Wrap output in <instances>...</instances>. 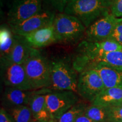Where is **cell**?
Wrapping results in <instances>:
<instances>
[{
  "instance_id": "cell-6",
  "label": "cell",
  "mask_w": 122,
  "mask_h": 122,
  "mask_svg": "<svg viewBox=\"0 0 122 122\" xmlns=\"http://www.w3.org/2000/svg\"><path fill=\"white\" fill-rule=\"evenodd\" d=\"M46 103L53 122L80 101L76 92L70 91H54L44 89Z\"/></svg>"
},
{
  "instance_id": "cell-9",
  "label": "cell",
  "mask_w": 122,
  "mask_h": 122,
  "mask_svg": "<svg viewBox=\"0 0 122 122\" xmlns=\"http://www.w3.org/2000/svg\"><path fill=\"white\" fill-rule=\"evenodd\" d=\"M42 10V0H13L7 13L9 26L18 25Z\"/></svg>"
},
{
  "instance_id": "cell-16",
  "label": "cell",
  "mask_w": 122,
  "mask_h": 122,
  "mask_svg": "<svg viewBox=\"0 0 122 122\" xmlns=\"http://www.w3.org/2000/svg\"><path fill=\"white\" fill-rule=\"evenodd\" d=\"M34 48L26 41L24 36L15 35V42L10 54L5 58L13 63L23 65Z\"/></svg>"
},
{
  "instance_id": "cell-17",
  "label": "cell",
  "mask_w": 122,
  "mask_h": 122,
  "mask_svg": "<svg viewBox=\"0 0 122 122\" xmlns=\"http://www.w3.org/2000/svg\"><path fill=\"white\" fill-rule=\"evenodd\" d=\"M103 107H111L122 104V87L106 88L91 103Z\"/></svg>"
},
{
  "instance_id": "cell-1",
  "label": "cell",
  "mask_w": 122,
  "mask_h": 122,
  "mask_svg": "<svg viewBox=\"0 0 122 122\" xmlns=\"http://www.w3.org/2000/svg\"><path fill=\"white\" fill-rule=\"evenodd\" d=\"M122 50V46L110 40L101 42L81 41L76 48L72 59L73 67L80 74L89 69L105 53Z\"/></svg>"
},
{
  "instance_id": "cell-13",
  "label": "cell",
  "mask_w": 122,
  "mask_h": 122,
  "mask_svg": "<svg viewBox=\"0 0 122 122\" xmlns=\"http://www.w3.org/2000/svg\"><path fill=\"white\" fill-rule=\"evenodd\" d=\"M26 41L32 48L39 49L57 43L53 23L24 36Z\"/></svg>"
},
{
  "instance_id": "cell-14",
  "label": "cell",
  "mask_w": 122,
  "mask_h": 122,
  "mask_svg": "<svg viewBox=\"0 0 122 122\" xmlns=\"http://www.w3.org/2000/svg\"><path fill=\"white\" fill-rule=\"evenodd\" d=\"M33 119L41 122H54L46 103L44 89L35 91L29 103Z\"/></svg>"
},
{
  "instance_id": "cell-11",
  "label": "cell",
  "mask_w": 122,
  "mask_h": 122,
  "mask_svg": "<svg viewBox=\"0 0 122 122\" xmlns=\"http://www.w3.org/2000/svg\"><path fill=\"white\" fill-rule=\"evenodd\" d=\"M117 19V18L111 13L98 19L86 29L85 40L91 42H101L109 40Z\"/></svg>"
},
{
  "instance_id": "cell-23",
  "label": "cell",
  "mask_w": 122,
  "mask_h": 122,
  "mask_svg": "<svg viewBox=\"0 0 122 122\" xmlns=\"http://www.w3.org/2000/svg\"><path fill=\"white\" fill-rule=\"evenodd\" d=\"M107 122H122V105L107 107Z\"/></svg>"
},
{
  "instance_id": "cell-21",
  "label": "cell",
  "mask_w": 122,
  "mask_h": 122,
  "mask_svg": "<svg viewBox=\"0 0 122 122\" xmlns=\"http://www.w3.org/2000/svg\"><path fill=\"white\" fill-rule=\"evenodd\" d=\"M5 110L15 122H31L33 120L31 110L28 105H23Z\"/></svg>"
},
{
  "instance_id": "cell-22",
  "label": "cell",
  "mask_w": 122,
  "mask_h": 122,
  "mask_svg": "<svg viewBox=\"0 0 122 122\" xmlns=\"http://www.w3.org/2000/svg\"><path fill=\"white\" fill-rule=\"evenodd\" d=\"M107 107L91 104L85 110L84 115L98 122H107Z\"/></svg>"
},
{
  "instance_id": "cell-12",
  "label": "cell",
  "mask_w": 122,
  "mask_h": 122,
  "mask_svg": "<svg viewBox=\"0 0 122 122\" xmlns=\"http://www.w3.org/2000/svg\"><path fill=\"white\" fill-rule=\"evenodd\" d=\"M35 91L34 90L25 91L6 86L1 100L2 107L7 109L23 105H29L30 99Z\"/></svg>"
},
{
  "instance_id": "cell-19",
  "label": "cell",
  "mask_w": 122,
  "mask_h": 122,
  "mask_svg": "<svg viewBox=\"0 0 122 122\" xmlns=\"http://www.w3.org/2000/svg\"><path fill=\"white\" fill-rule=\"evenodd\" d=\"M88 106L84 102L80 101L64 113L56 122H75L79 117L84 114Z\"/></svg>"
},
{
  "instance_id": "cell-7",
  "label": "cell",
  "mask_w": 122,
  "mask_h": 122,
  "mask_svg": "<svg viewBox=\"0 0 122 122\" xmlns=\"http://www.w3.org/2000/svg\"><path fill=\"white\" fill-rule=\"evenodd\" d=\"M1 76L5 86L32 91L23 65L10 62L6 59H1Z\"/></svg>"
},
{
  "instance_id": "cell-24",
  "label": "cell",
  "mask_w": 122,
  "mask_h": 122,
  "mask_svg": "<svg viewBox=\"0 0 122 122\" xmlns=\"http://www.w3.org/2000/svg\"><path fill=\"white\" fill-rule=\"evenodd\" d=\"M122 46V18H117L115 26L109 39Z\"/></svg>"
},
{
  "instance_id": "cell-30",
  "label": "cell",
  "mask_w": 122,
  "mask_h": 122,
  "mask_svg": "<svg viewBox=\"0 0 122 122\" xmlns=\"http://www.w3.org/2000/svg\"></svg>"
},
{
  "instance_id": "cell-8",
  "label": "cell",
  "mask_w": 122,
  "mask_h": 122,
  "mask_svg": "<svg viewBox=\"0 0 122 122\" xmlns=\"http://www.w3.org/2000/svg\"><path fill=\"white\" fill-rule=\"evenodd\" d=\"M105 89L101 77L95 70L88 69L79 74L77 94L85 101L91 103Z\"/></svg>"
},
{
  "instance_id": "cell-29",
  "label": "cell",
  "mask_w": 122,
  "mask_h": 122,
  "mask_svg": "<svg viewBox=\"0 0 122 122\" xmlns=\"http://www.w3.org/2000/svg\"><path fill=\"white\" fill-rule=\"evenodd\" d=\"M31 122H39V121H37V120H34L33 119L32 121Z\"/></svg>"
},
{
  "instance_id": "cell-25",
  "label": "cell",
  "mask_w": 122,
  "mask_h": 122,
  "mask_svg": "<svg viewBox=\"0 0 122 122\" xmlns=\"http://www.w3.org/2000/svg\"><path fill=\"white\" fill-rule=\"evenodd\" d=\"M70 1L71 0H42L53 10L58 12V13H64L66 7Z\"/></svg>"
},
{
  "instance_id": "cell-4",
  "label": "cell",
  "mask_w": 122,
  "mask_h": 122,
  "mask_svg": "<svg viewBox=\"0 0 122 122\" xmlns=\"http://www.w3.org/2000/svg\"><path fill=\"white\" fill-rule=\"evenodd\" d=\"M53 26L57 43L73 45L85 37L86 27L78 18L65 13H57Z\"/></svg>"
},
{
  "instance_id": "cell-10",
  "label": "cell",
  "mask_w": 122,
  "mask_h": 122,
  "mask_svg": "<svg viewBox=\"0 0 122 122\" xmlns=\"http://www.w3.org/2000/svg\"><path fill=\"white\" fill-rule=\"evenodd\" d=\"M56 14L50 10H43L18 25L10 27L15 35L21 36L33 32L53 23Z\"/></svg>"
},
{
  "instance_id": "cell-27",
  "label": "cell",
  "mask_w": 122,
  "mask_h": 122,
  "mask_svg": "<svg viewBox=\"0 0 122 122\" xmlns=\"http://www.w3.org/2000/svg\"><path fill=\"white\" fill-rule=\"evenodd\" d=\"M0 122H15L11 116L4 107L0 110Z\"/></svg>"
},
{
  "instance_id": "cell-18",
  "label": "cell",
  "mask_w": 122,
  "mask_h": 122,
  "mask_svg": "<svg viewBox=\"0 0 122 122\" xmlns=\"http://www.w3.org/2000/svg\"><path fill=\"white\" fill-rule=\"evenodd\" d=\"M15 42V34L10 26L2 25L0 29V53L1 59L5 58L13 48Z\"/></svg>"
},
{
  "instance_id": "cell-2",
  "label": "cell",
  "mask_w": 122,
  "mask_h": 122,
  "mask_svg": "<svg viewBox=\"0 0 122 122\" xmlns=\"http://www.w3.org/2000/svg\"><path fill=\"white\" fill-rule=\"evenodd\" d=\"M114 0H71L64 13L76 16L86 28L109 14Z\"/></svg>"
},
{
  "instance_id": "cell-5",
  "label": "cell",
  "mask_w": 122,
  "mask_h": 122,
  "mask_svg": "<svg viewBox=\"0 0 122 122\" xmlns=\"http://www.w3.org/2000/svg\"><path fill=\"white\" fill-rule=\"evenodd\" d=\"M51 86L54 91H70L77 93V72L73 67L72 61L66 58L50 61Z\"/></svg>"
},
{
  "instance_id": "cell-20",
  "label": "cell",
  "mask_w": 122,
  "mask_h": 122,
  "mask_svg": "<svg viewBox=\"0 0 122 122\" xmlns=\"http://www.w3.org/2000/svg\"><path fill=\"white\" fill-rule=\"evenodd\" d=\"M98 63H102L111 67L122 70V50L105 53L92 67Z\"/></svg>"
},
{
  "instance_id": "cell-15",
  "label": "cell",
  "mask_w": 122,
  "mask_h": 122,
  "mask_svg": "<svg viewBox=\"0 0 122 122\" xmlns=\"http://www.w3.org/2000/svg\"><path fill=\"white\" fill-rule=\"evenodd\" d=\"M90 69H93L98 73L106 88L122 87V70L102 63L95 65Z\"/></svg>"
},
{
  "instance_id": "cell-28",
  "label": "cell",
  "mask_w": 122,
  "mask_h": 122,
  "mask_svg": "<svg viewBox=\"0 0 122 122\" xmlns=\"http://www.w3.org/2000/svg\"><path fill=\"white\" fill-rule=\"evenodd\" d=\"M75 122H98L85 116L84 114L79 117Z\"/></svg>"
},
{
  "instance_id": "cell-3",
  "label": "cell",
  "mask_w": 122,
  "mask_h": 122,
  "mask_svg": "<svg viewBox=\"0 0 122 122\" xmlns=\"http://www.w3.org/2000/svg\"><path fill=\"white\" fill-rule=\"evenodd\" d=\"M32 89H49L51 86L50 61L39 49H34L23 64Z\"/></svg>"
},
{
  "instance_id": "cell-26",
  "label": "cell",
  "mask_w": 122,
  "mask_h": 122,
  "mask_svg": "<svg viewBox=\"0 0 122 122\" xmlns=\"http://www.w3.org/2000/svg\"><path fill=\"white\" fill-rule=\"evenodd\" d=\"M110 11L116 18H122V0H114Z\"/></svg>"
}]
</instances>
